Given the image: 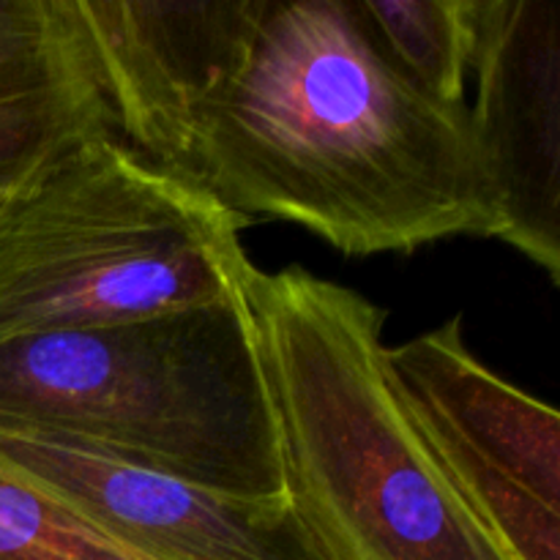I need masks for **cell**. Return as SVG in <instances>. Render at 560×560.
<instances>
[{
  "instance_id": "1",
  "label": "cell",
  "mask_w": 560,
  "mask_h": 560,
  "mask_svg": "<svg viewBox=\"0 0 560 560\" xmlns=\"http://www.w3.org/2000/svg\"><path fill=\"white\" fill-rule=\"evenodd\" d=\"M173 175L249 224H295L348 257L503 233L470 107L416 88L359 0H262Z\"/></svg>"
},
{
  "instance_id": "2",
  "label": "cell",
  "mask_w": 560,
  "mask_h": 560,
  "mask_svg": "<svg viewBox=\"0 0 560 560\" xmlns=\"http://www.w3.org/2000/svg\"><path fill=\"white\" fill-rule=\"evenodd\" d=\"M290 501L326 560H512L468 512L386 370V312L301 266L241 277Z\"/></svg>"
},
{
  "instance_id": "3",
  "label": "cell",
  "mask_w": 560,
  "mask_h": 560,
  "mask_svg": "<svg viewBox=\"0 0 560 560\" xmlns=\"http://www.w3.org/2000/svg\"><path fill=\"white\" fill-rule=\"evenodd\" d=\"M0 421L69 435L219 495L290 501L241 293L0 342Z\"/></svg>"
},
{
  "instance_id": "4",
  "label": "cell",
  "mask_w": 560,
  "mask_h": 560,
  "mask_svg": "<svg viewBox=\"0 0 560 560\" xmlns=\"http://www.w3.org/2000/svg\"><path fill=\"white\" fill-rule=\"evenodd\" d=\"M246 228L120 137L77 142L0 197V342L233 299Z\"/></svg>"
},
{
  "instance_id": "5",
  "label": "cell",
  "mask_w": 560,
  "mask_h": 560,
  "mask_svg": "<svg viewBox=\"0 0 560 560\" xmlns=\"http://www.w3.org/2000/svg\"><path fill=\"white\" fill-rule=\"evenodd\" d=\"M386 370L448 485L512 560H560V413L470 350L463 315L388 348Z\"/></svg>"
},
{
  "instance_id": "6",
  "label": "cell",
  "mask_w": 560,
  "mask_h": 560,
  "mask_svg": "<svg viewBox=\"0 0 560 560\" xmlns=\"http://www.w3.org/2000/svg\"><path fill=\"white\" fill-rule=\"evenodd\" d=\"M0 468L156 560H326L293 501L219 495L58 432L0 421Z\"/></svg>"
},
{
  "instance_id": "7",
  "label": "cell",
  "mask_w": 560,
  "mask_h": 560,
  "mask_svg": "<svg viewBox=\"0 0 560 560\" xmlns=\"http://www.w3.org/2000/svg\"><path fill=\"white\" fill-rule=\"evenodd\" d=\"M476 137L495 178L503 244L560 288V3L479 0Z\"/></svg>"
},
{
  "instance_id": "8",
  "label": "cell",
  "mask_w": 560,
  "mask_h": 560,
  "mask_svg": "<svg viewBox=\"0 0 560 560\" xmlns=\"http://www.w3.org/2000/svg\"><path fill=\"white\" fill-rule=\"evenodd\" d=\"M118 137L173 173L197 107L235 69L262 0H77Z\"/></svg>"
},
{
  "instance_id": "9",
  "label": "cell",
  "mask_w": 560,
  "mask_h": 560,
  "mask_svg": "<svg viewBox=\"0 0 560 560\" xmlns=\"http://www.w3.org/2000/svg\"><path fill=\"white\" fill-rule=\"evenodd\" d=\"M115 135L77 0H0V197L55 153Z\"/></svg>"
},
{
  "instance_id": "10",
  "label": "cell",
  "mask_w": 560,
  "mask_h": 560,
  "mask_svg": "<svg viewBox=\"0 0 560 560\" xmlns=\"http://www.w3.org/2000/svg\"><path fill=\"white\" fill-rule=\"evenodd\" d=\"M383 52L443 104L465 102L479 0H359Z\"/></svg>"
},
{
  "instance_id": "11",
  "label": "cell",
  "mask_w": 560,
  "mask_h": 560,
  "mask_svg": "<svg viewBox=\"0 0 560 560\" xmlns=\"http://www.w3.org/2000/svg\"><path fill=\"white\" fill-rule=\"evenodd\" d=\"M0 560H156L0 468Z\"/></svg>"
}]
</instances>
